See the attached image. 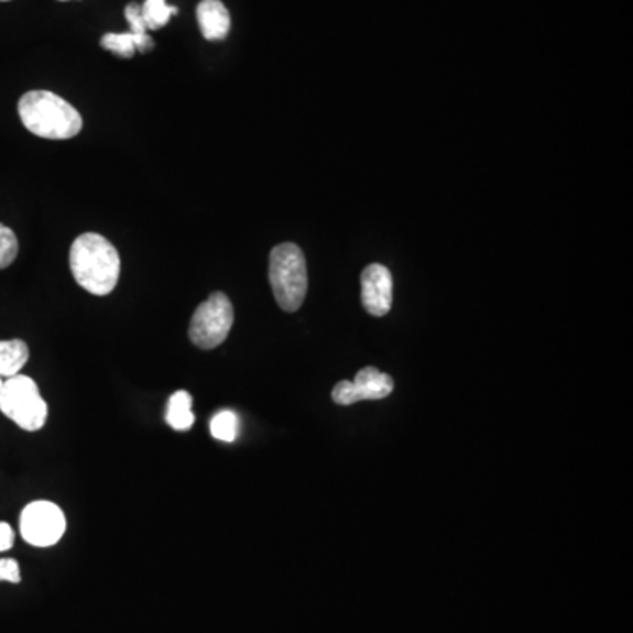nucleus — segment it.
I'll return each instance as SVG.
<instances>
[{
	"mask_svg": "<svg viewBox=\"0 0 633 633\" xmlns=\"http://www.w3.org/2000/svg\"><path fill=\"white\" fill-rule=\"evenodd\" d=\"M69 264L76 282L94 296H108L119 284V250L97 232L76 238L70 247Z\"/></svg>",
	"mask_w": 633,
	"mask_h": 633,
	"instance_id": "nucleus-1",
	"label": "nucleus"
},
{
	"mask_svg": "<svg viewBox=\"0 0 633 633\" xmlns=\"http://www.w3.org/2000/svg\"><path fill=\"white\" fill-rule=\"evenodd\" d=\"M26 131L44 140H70L79 134L84 119L75 106L48 90H32L18 102Z\"/></svg>",
	"mask_w": 633,
	"mask_h": 633,
	"instance_id": "nucleus-2",
	"label": "nucleus"
},
{
	"mask_svg": "<svg viewBox=\"0 0 633 633\" xmlns=\"http://www.w3.org/2000/svg\"><path fill=\"white\" fill-rule=\"evenodd\" d=\"M270 284L282 310L296 312L302 308L308 291V273L299 247L282 243L271 250Z\"/></svg>",
	"mask_w": 633,
	"mask_h": 633,
	"instance_id": "nucleus-3",
	"label": "nucleus"
},
{
	"mask_svg": "<svg viewBox=\"0 0 633 633\" xmlns=\"http://www.w3.org/2000/svg\"><path fill=\"white\" fill-rule=\"evenodd\" d=\"M0 411L25 432H37L48 419V405L34 380L25 375L9 376L0 389Z\"/></svg>",
	"mask_w": 633,
	"mask_h": 633,
	"instance_id": "nucleus-4",
	"label": "nucleus"
},
{
	"mask_svg": "<svg viewBox=\"0 0 633 633\" xmlns=\"http://www.w3.org/2000/svg\"><path fill=\"white\" fill-rule=\"evenodd\" d=\"M232 323H234V310L229 297L223 293H214L194 312L188 337L199 349L211 350L222 346L229 337Z\"/></svg>",
	"mask_w": 633,
	"mask_h": 633,
	"instance_id": "nucleus-5",
	"label": "nucleus"
},
{
	"mask_svg": "<svg viewBox=\"0 0 633 633\" xmlns=\"http://www.w3.org/2000/svg\"><path fill=\"white\" fill-rule=\"evenodd\" d=\"M66 515L55 503L40 500L23 509L20 533L23 541L34 547L55 546L66 532Z\"/></svg>",
	"mask_w": 633,
	"mask_h": 633,
	"instance_id": "nucleus-6",
	"label": "nucleus"
},
{
	"mask_svg": "<svg viewBox=\"0 0 633 633\" xmlns=\"http://www.w3.org/2000/svg\"><path fill=\"white\" fill-rule=\"evenodd\" d=\"M393 391V376L379 372L375 367H367L359 370L354 380L338 382L332 389V402L347 406L364 400H384Z\"/></svg>",
	"mask_w": 633,
	"mask_h": 633,
	"instance_id": "nucleus-7",
	"label": "nucleus"
},
{
	"mask_svg": "<svg viewBox=\"0 0 633 633\" xmlns=\"http://www.w3.org/2000/svg\"><path fill=\"white\" fill-rule=\"evenodd\" d=\"M361 299L364 310L384 317L393 306V275L382 264H370L361 275Z\"/></svg>",
	"mask_w": 633,
	"mask_h": 633,
	"instance_id": "nucleus-8",
	"label": "nucleus"
},
{
	"mask_svg": "<svg viewBox=\"0 0 633 633\" xmlns=\"http://www.w3.org/2000/svg\"><path fill=\"white\" fill-rule=\"evenodd\" d=\"M197 23L205 40L220 41L231 31V14L220 0H203L197 6Z\"/></svg>",
	"mask_w": 633,
	"mask_h": 633,
	"instance_id": "nucleus-9",
	"label": "nucleus"
},
{
	"mask_svg": "<svg viewBox=\"0 0 633 633\" xmlns=\"http://www.w3.org/2000/svg\"><path fill=\"white\" fill-rule=\"evenodd\" d=\"M194 421L193 396L187 391H176L167 402L166 423L176 432H187L193 428Z\"/></svg>",
	"mask_w": 633,
	"mask_h": 633,
	"instance_id": "nucleus-10",
	"label": "nucleus"
},
{
	"mask_svg": "<svg viewBox=\"0 0 633 633\" xmlns=\"http://www.w3.org/2000/svg\"><path fill=\"white\" fill-rule=\"evenodd\" d=\"M101 46L108 52L119 55V57L132 58L138 50L140 52L152 50L153 40H140L131 32H122V34H113L111 32V34L102 35Z\"/></svg>",
	"mask_w": 633,
	"mask_h": 633,
	"instance_id": "nucleus-11",
	"label": "nucleus"
},
{
	"mask_svg": "<svg viewBox=\"0 0 633 633\" xmlns=\"http://www.w3.org/2000/svg\"><path fill=\"white\" fill-rule=\"evenodd\" d=\"M29 361V347L22 340L0 341V376H14Z\"/></svg>",
	"mask_w": 633,
	"mask_h": 633,
	"instance_id": "nucleus-12",
	"label": "nucleus"
},
{
	"mask_svg": "<svg viewBox=\"0 0 633 633\" xmlns=\"http://www.w3.org/2000/svg\"><path fill=\"white\" fill-rule=\"evenodd\" d=\"M141 14L149 31H159L170 22L171 17L178 14V8L167 4L166 0H144Z\"/></svg>",
	"mask_w": 633,
	"mask_h": 633,
	"instance_id": "nucleus-13",
	"label": "nucleus"
},
{
	"mask_svg": "<svg viewBox=\"0 0 633 633\" xmlns=\"http://www.w3.org/2000/svg\"><path fill=\"white\" fill-rule=\"evenodd\" d=\"M211 435L220 441H234L240 432V419L231 411H222L215 415L210 423Z\"/></svg>",
	"mask_w": 633,
	"mask_h": 633,
	"instance_id": "nucleus-14",
	"label": "nucleus"
},
{
	"mask_svg": "<svg viewBox=\"0 0 633 633\" xmlns=\"http://www.w3.org/2000/svg\"><path fill=\"white\" fill-rule=\"evenodd\" d=\"M18 238L13 229L6 228L4 223H0V270L13 264L14 259L18 258Z\"/></svg>",
	"mask_w": 633,
	"mask_h": 633,
	"instance_id": "nucleus-15",
	"label": "nucleus"
},
{
	"mask_svg": "<svg viewBox=\"0 0 633 633\" xmlns=\"http://www.w3.org/2000/svg\"><path fill=\"white\" fill-rule=\"evenodd\" d=\"M125 18L131 34H134L135 37H140V40H152L149 35L146 23H144L143 14H141V4L132 2V4L127 6Z\"/></svg>",
	"mask_w": 633,
	"mask_h": 633,
	"instance_id": "nucleus-16",
	"label": "nucleus"
},
{
	"mask_svg": "<svg viewBox=\"0 0 633 633\" xmlns=\"http://www.w3.org/2000/svg\"><path fill=\"white\" fill-rule=\"evenodd\" d=\"M0 581L13 582V585L22 581L18 561L11 558L0 559Z\"/></svg>",
	"mask_w": 633,
	"mask_h": 633,
	"instance_id": "nucleus-17",
	"label": "nucleus"
},
{
	"mask_svg": "<svg viewBox=\"0 0 633 633\" xmlns=\"http://www.w3.org/2000/svg\"><path fill=\"white\" fill-rule=\"evenodd\" d=\"M14 544V532L8 523H0V553L11 549Z\"/></svg>",
	"mask_w": 633,
	"mask_h": 633,
	"instance_id": "nucleus-18",
	"label": "nucleus"
},
{
	"mask_svg": "<svg viewBox=\"0 0 633 633\" xmlns=\"http://www.w3.org/2000/svg\"><path fill=\"white\" fill-rule=\"evenodd\" d=\"M2 384H4V380H2V376H0V389H2Z\"/></svg>",
	"mask_w": 633,
	"mask_h": 633,
	"instance_id": "nucleus-19",
	"label": "nucleus"
},
{
	"mask_svg": "<svg viewBox=\"0 0 633 633\" xmlns=\"http://www.w3.org/2000/svg\"><path fill=\"white\" fill-rule=\"evenodd\" d=\"M61 2H66V0H61Z\"/></svg>",
	"mask_w": 633,
	"mask_h": 633,
	"instance_id": "nucleus-20",
	"label": "nucleus"
}]
</instances>
